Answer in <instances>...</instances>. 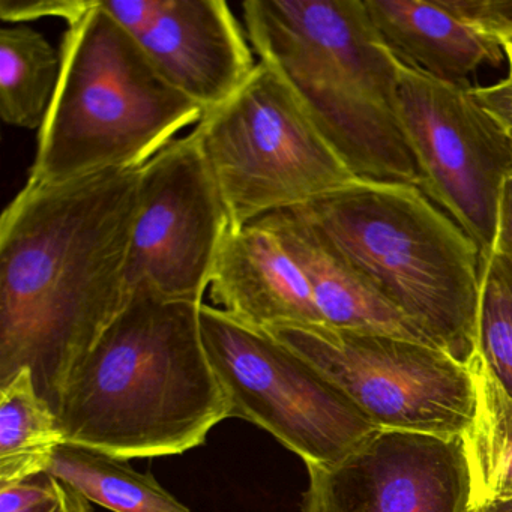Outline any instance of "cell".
Segmentation results:
<instances>
[{
  "instance_id": "cell-1",
  "label": "cell",
  "mask_w": 512,
  "mask_h": 512,
  "mask_svg": "<svg viewBox=\"0 0 512 512\" xmlns=\"http://www.w3.org/2000/svg\"><path fill=\"white\" fill-rule=\"evenodd\" d=\"M142 167L62 185L28 182L5 209L0 386L29 368L56 413L68 380L127 304Z\"/></svg>"
},
{
  "instance_id": "cell-21",
  "label": "cell",
  "mask_w": 512,
  "mask_h": 512,
  "mask_svg": "<svg viewBox=\"0 0 512 512\" xmlns=\"http://www.w3.org/2000/svg\"><path fill=\"white\" fill-rule=\"evenodd\" d=\"M64 488L49 473L0 488V512H59Z\"/></svg>"
},
{
  "instance_id": "cell-17",
  "label": "cell",
  "mask_w": 512,
  "mask_h": 512,
  "mask_svg": "<svg viewBox=\"0 0 512 512\" xmlns=\"http://www.w3.org/2000/svg\"><path fill=\"white\" fill-rule=\"evenodd\" d=\"M47 473L71 490L113 512H191L151 473L85 446L62 443Z\"/></svg>"
},
{
  "instance_id": "cell-16",
  "label": "cell",
  "mask_w": 512,
  "mask_h": 512,
  "mask_svg": "<svg viewBox=\"0 0 512 512\" xmlns=\"http://www.w3.org/2000/svg\"><path fill=\"white\" fill-rule=\"evenodd\" d=\"M475 406L469 428L461 434L469 464L470 512L512 499V398L503 392L478 353L466 364Z\"/></svg>"
},
{
  "instance_id": "cell-8",
  "label": "cell",
  "mask_w": 512,
  "mask_h": 512,
  "mask_svg": "<svg viewBox=\"0 0 512 512\" xmlns=\"http://www.w3.org/2000/svg\"><path fill=\"white\" fill-rule=\"evenodd\" d=\"M268 334L325 374L377 428L454 437L472 422L469 370L439 347L328 325Z\"/></svg>"
},
{
  "instance_id": "cell-23",
  "label": "cell",
  "mask_w": 512,
  "mask_h": 512,
  "mask_svg": "<svg viewBox=\"0 0 512 512\" xmlns=\"http://www.w3.org/2000/svg\"><path fill=\"white\" fill-rule=\"evenodd\" d=\"M443 4L485 34L512 35V0H443Z\"/></svg>"
},
{
  "instance_id": "cell-10",
  "label": "cell",
  "mask_w": 512,
  "mask_h": 512,
  "mask_svg": "<svg viewBox=\"0 0 512 512\" xmlns=\"http://www.w3.org/2000/svg\"><path fill=\"white\" fill-rule=\"evenodd\" d=\"M230 218L197 134L179 137L140 172L127 293L203 304Z\"/></svg>"
},
{
  "instance_id": "cell-24",
  "label": "cell",
  "mask_w": 512,
  "mask_h": 512,
  "mask_svg": "<svg viewBox=\"0 0 512 512\" xmlns=\"http://www.w3.org/2000/svg\"><path fill=\"white\" fill-rule=\"evenodd\" d=\"M161 4L163 0H100L101 8L133 38L154 22Z\"/></svg>"
},
{
  "instance_id": "cell-12",
  "label": "cell",
  "mask_w": 512,
  "mask_h": 512,
  "mask_svg": "<svg viewBox=\"0 0 512 512\" xmlns=\"http://www.w3.org/2000/svg\"><path fill=\"white\" fill-rule=\"evenodd\" d=\"M134 40L203 113L229 100L257 67L247 34L224 0H163L154 22Z\"/></svg>"
},
{
  "instance_id": "cell-9",
  "label": "cell",
  "mask_w": 512,
  "mask_h": 512,
  "mask_svg": "<svg viewBox=\"0 0 512 512\" xmlns=\"http://www.w3.org/2000/svg\"><path fill=\"white\" fill-rule=\"evenodd\" d=\"M398 122L422 193L487 256L496 247L503 188L512 173V137L472 94L398 62Z\"/></svg>"
},
{
  "instance_id": "cell-18",
  "label": "cell",
  "mask_w": 512,
  "mask_h": 512,
  "mask_svg": "<svg viewBox=\"0 0 512 512\" xmlns=\"http://www.w3.org/2000/svg\"><path fill=\"white\" fill-rule=\"evenodd\" d=\"M62 443L58 416L38 394L29 368L0 386V488L47 473Z\"/></svg>"
},
{
  "instance_id": "cell-20",
  "label": "cell",
  "mask_w": 512,
  "mask_h": 512,
  "mask_svg": "<svg viewBox=\"0 0 512 512\" xmlns=\"http://www.w3.org/2000/svg\"><path fill=\"white\" fill-rule=\"evenodd\" d=\"M476 353L512 398V257L499 250L481 260Z\"/></svg>"
},
{
  "instance_id": "cell-26",
  "label": "cell",
  "mask_w": 512,
  "mask_h": 512,
  "mask_svg": "<svg viewBox=\"0 0 512 512\" xmlns=\"http://www.w3.org/2000/svg\"><path fill=\"white\" fill-rule=\"evenodd\" d=\"M494 250L502 251V253L512 257V173L506 181L502 200H500L496 247H494Z\"/></svg>"
},
{
  "instance_id": "cell-6",
  "label": "cell",
  "mask_w": 512,
  "mask_h": 512,
  "mask_svg": "<svg viewBox=\"0 0 512 512\" xmlns=\"http://www.w3.org/2000/svg\"><path fill=\"white\" fill-rule=\"evenodd\" d=\"M194 133L217 179L230 230L358 179L286 80L263 62L229 100L203 113Z\"/></svg>"
},
{
  "instance_id": "cell-19",
  "label": "cell",
  "mask_w": 512,
  "mask_h": 512,
  "mask_svg": "<svg viewBox=\"0 0 512 512\" xmlns=\"http://www.w3.org/2000/svg\"><path fill=\"white\" fill-rule=\"evenodd\" d=\"M61 73V53L31 26L0 31V116L11 127L40 131Z\"/></svg>"
},
{
  "instance_id": "cell-25",
  "label": "cell",
  "mask_w": 512,
  "mask_h": 512,
  "mask_svg": "<svg viewBox=\"0 0 512 512\" xmlns=\"http://www.w3.org/2000/svg\"><path fill=\"white\" fill-rule=\"evenodd\" d=\"M472 94L512 137V73L494 85L472 88Z\"/></svg>"
},
{
  "instance_id": "cell-29",
  "label": "cell",
  "mask_w": 512,
  "mask_h": 512,
  "mask_svg": "<svg viewBox=\"0 0 512 512\" xmlns=\"http://www.w3.org/2000/svg\"><path fill=\"white\" fill-rule=\"evenodd\" d=\"M499 40L509 64V73H512V35H506V37L499 38Z\"/></svg>"
},
{
  "instance_id": "cell-4",
  "label": "cell",
  "mask_w": 512,
  "mask_h": 512,
  "mask_svg": "<svg viewBox=\"0 0 512 512\" xmlns=\"http://www.w3.org/2000/svg\"><path fill=\"white\" fill-rule=\"evenodd\" d=\"M293 211L433 346L472 359L481 251L418 185L358 178Z\"/></svg>"
},
{
  "instance_id": "cell-15",
  "label": "cell",
  "mask_w": 512,
  "mask_h": 512,
  "mask_svg": "<svg viewBox=\"0 0 512 512\" xmlns=\"http://www.w3.org/2000/svg\"><path fill=\"white\" fill-rule=\"evenodd\" d=\"M262 220L304 272L325 325L431 344L298 212L286 209Z\"/></svg>"
},
{
  "instance_id": "cell-13",
  "label": "cell",
  "mask_w": 512,
  "mask_h": 512,
  "mask_svg": "<svg viewBox=\"0 0 512 512\" xmlns=\"http://www.w3.org/2000/svg\"><path fill=\"white\" fill-rule=\"evenodd\" d=\"M209 295L214 307L259 331L325 325L304 272L262 218L230 230Z\"/></svg>"
},
{
  "instance_id": "cell-11",
  "label": "cell",
  "mask_w": 512,
  "mask_h": 512,
  "mask_svg": "<svg viewBox=\"0 0 512 512\" xmlns=\"http://www.w3.org/2000/svg\"><path fill=\"white\" fill-rule=\"evenodd\" d=\"M307 469L305 512H470L461 436L377 428L337 463Z\"/></svg>"
},
{
  "instance_id": "cell-27",
  "label": "cell",
  "mask_w": 512,
  "mask_h": 512,
  "mask_svg": "<svg viewBox=\"0 0 512 512\" xmlns=\"http://www.w3.org/2000/svg\"><path fill=\"white\" fill-rule=\"evenodd\" d=\"M59 512H92L91 502L65 485L64 497H62V505Z\"/></svg>"
},
{
  "instance_id": "cell-28",
  "label": "cell",
  "mask_w": 512,
  "mask_h": 512,
  "mask_svg": "<svg viewBox=\"0 0 512 512\" xmlns=\"http://www.w3.org/2000/svg\"><path fill=\"white\" fill-rule=\"evenodd\" d=\"M478 512H512V499L500 500V502L491 503Z\"/></svg>"
},
{
  "instance_id": "cell-2",
  "label": "cell",
  "mask_w": 512,
  "mask_h": 512,
  "mask_svg": "<svg viewBox=\"0 0 512 512\" xmlns=\"http://www.w3.org/2000/svg\"><path fill=\"white\" fill-rule=\"evenodd\" d=\"M200 308L128 296L62 392L65 443L125 461L202 446L230 418V404L206 353Z\"/></svg>"
},
{
  "instance_id": "cell-7",
  "label": "cell",
  "mask_w": 512,
  "mask_h": 512,
  "mask_svg": "<svg viewBox=\"0 0 512 512\" xmlns=\"http://www.w3.org/2000/svg\"><path fill=\"white\" fill-rule=\"evenodd\" d=\"M200 325L230 418L268 431L305 466L337 463L377 430L325 374L268 332L205 302Z\"/></svg>"
},
{
  "instance_id": "cell-22",
  "label": "cell",
  "mask_w": 512,
  "mask_h": 512,
  "mask_svg": "<svg viewBox=\"0 0 512 512\" xmlns=\"http://www.w3.org/2000/svg\"><path fill=\"white\" fill-rule=\"evenodd\" d=\"M92 7V0H2L0 16L14 25L56 17L71 23Z\"/></svg>"
},
{
  "instance_id": "cell-3",
  "label": "cell",
  "mask_w": 512,
  "mask_h": 512,
  "mask_svg": "<svg viewBox=\"0 0 512 512\" xmlns=\"http://www.w3.org/2000/svg\"><path fill=\"white\" fill-rule=\"evenodd\" d=\"M245 34L358 178L419 184L398 122V61L364 0H248Z\"/></svg>"
},
{
  "instance_id": "cell-5",
  "label": "cell",
  "mask_w": 512,
  "mask_h": 512,
  "mask_svg": "<svg viewBox=\"0 0 512 512\" xmlns=\"http://www.w3.org/2000/svg\"><path fill=\"white\" fill-rule=\"evenodd\" d=\"M28 182L62 185L145 166L203 109L173 88L100 0L68 23Z\"/></svg>"
},
{
  "instance_id": "cell-14",
  "label": "cell",
  "mask_w": 512,
  "mask_h": 512,
  "mask_svg": "<svg viewBox=\"0 0 512 512\" xmlns=\"http://www.w3.org/2000/svg\"><path fill=\"white\" fill-rule=\"evenodd\" d=\"M383 44L400 64L433 79L467 86L482 67L505 58L499 38L449 10L443 0H364Z\"/></svg>"
}]
</instances>
